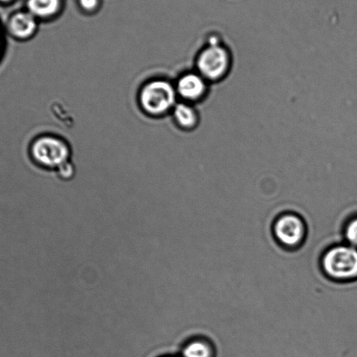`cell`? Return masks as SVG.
I'll list each match as a JSON object with an SVG mask.
<instances>
[{
	"instance_id": "cell-6",
	"label": "cell",
	"mask_w": 357,
	"mask_h": 357,
	"mask_svg": "<svg viewBox=\"0 0 357 357\" xmlns=\"http://www.w3.org/2000/svg\"><path fill=\"white\" fill-rule=\"evenodd\" d=\"M40 22L26 10L11 13L6 20L5 27L8 36L19 41H26L36 36Z\"/></svg>"
},
{
	"instance_id": "cell-12",
	"label": "cell",
	"mask_w": 357,
	"mask_h": 357,
	"mask_svg": "<svg viewBox=\"0 0 357 357\" xmlns=\"http://www.w3.org/2000/svg\"><path fill=\"white\" fill-rule=\"evenodd\" d=\"M344 236L349 245L357 248V218H352V220L347 224Z\"/></svg>"
},
{
	"instance_id": "cell-5",
	"label": "cell",
	"mask_w": 357,
	"mask_h": 357,
	"mask_svg": "<svg viewBox=\"0 0 357 357\" xmlns=\"http://www.w3.org/2000/svg\"><path fill=\"white\" fill-rule=\"evenodd\" d=\"M273 231L280 245L293 248L304 241L306 227L298 215L287 213L277 218L273 224Z\"/></svg>"
},
{
	"instance_id": "cell-15",
	"label": "cell",
	"mask_w": 357,
	"mask_h": 357,
	"mask_svg": "<svg viewBox=\"0 0 357 357\" xmlns=\"http://www.w3.org/2000/svg\"><path fill=\"white\" fill-rule=\"evenodd\" d=\"M160 357H181V356H176V355H167V356H162Z\"/></svg>"
},
{
	"instance_id": "cell-1",
	"label": "cell",
	"mask_w": 357,
	"mask_h": 357,
	"mask_svg": "<svg viewBox=\"0 0 357 357\" xmlns=\"http://www.w3.org/2000/svg\"><path fill=\"white\" fill-rule=\"evenodd\" d=\"M138 102L148 116L162 117L172 114L178 102L175 82L168 78H155L144 83L138 93Z\"/></svg>"
},
{
	"instance_id": "cell-9",
	"label": "cell",
	"mask_w": 357,
	"mask_h": 357,
	"mask_svg": "<svg viewBox=\"0 0 357 357\" xmlns=\"http://www.w3.org/2000/svg\"><path fill=\"white\" fill-rule=\"evenodd\" d=\"M173 121L176 126L185 131H192L197 129L200 122L199 114L192 103L178 102L172 112Z\"/></svg>"
},
{
	"instance_id": "cell-3",
	"label": "cell",
	"mask_w": 357,
	"mask_h": 357,
	"mask_svg": "<svg viewBox=\"0 0 357 357\" xmlns=\"http://www.w3.org/2000/svg\"><path fill=\"white\" fill-rule=\"evenodd\" d=\"M31 155L41 167L56 169L71 159L70 145L63 137L43 135L31 144Z\"/></svg>"
},
{
	"instance_id": "cell-2",
	"label": "cell",
	"mask_w": 357,
	"mask_h": 357,
	"mask_svg": "<svg viewBox=\"0 0 357 357\" xmlns=\"http://www.w3.org/2000/svg\"><path fill=\"white\" fill-rule=\"evenodd\" d=\"M321 263L326 275L335 282L357 279V248L351 245H338L329 248Z\"/></svg>"
},
{
	"instance_id": "cell-4",
	"label": "cell",
	"mask_w": 357,
	"mask_h": 357,
	"mask_svg": "<svg viewBox=\"0 0 357 357\" xmlns=\"http://www.w3.org/2000/svg\"><path fill=\"white\" fill-rule=\"evenodd\" d=\"M195 65L197 73L207 82L220 81L230 71V52L216 41L210 43L197 55Z\"/></svg>"
},
{
	"instance_id": "cell-8",
	"label": "cell",
	"mask_w": 357,
	"mask_h": 357,
	"mask_svg": "<svg viewBox=\"0 0 357 357\" xmlns=\"http://www.w3.org/2000/svg\"><path fill=\"white\" fill-rule=\"evenodd\" d=\"M63 0H26L25 9L40 22L56 19L63 12Z\"/></svg>"
},
{
	"instance_id": "cell-14",
	"label": "cell",
	"mask_w": 357,
	"mask_h": 357,
	"mask_svg": "<svg viewBox=\"0 0 357 357\" xmlns=\"http://www.w3.org/2000/svg\"><path fill=\"white\" fill-rule=\"evenodd\" d=\"M15 0H0V5L1 6H9L13 4Z\"/></svg>"
},
{
	"instance_id": "cell-7",
	"label": "cell",
	"mask_w": 357,
	"mask_h": 357,
	"mask_svg": "<svg viewBox=\"0 0 357 357\" xmlns=\"http://www.w3.org/2000/svg\"><path fill=\"white\" fill-rule=\"evenodd\" d=\"M178 99L183 102H199L206 95L207 81L196 72H183L175 82Z\"/></svg>"
},
{
	"instance_id": "cell-13",
	"label": "cell",
	"mask_w": 357,
	"mask_h": 357,
	"mask_svg": "<svg viewBox=\"0 0 357 357\" xmlns=\"http://www.w3.org/2000/svg\"><path fill=\"white\" fill-rule=\"evenodd\" d=\"M8 47V36L6 33L5 23L0 20V66L4 61Z\"/></svg>"
},
{
	"instance_id": "cell-11",
	"label": "cell",
	"mask_w": 357,
	"mask_h": 357,
	"mask_svg": "<svg viewBox=\"0 0 357 357\" xmlns=\"http://www.w3.org/2000/svg\"><path fill=\"white\" fill-rule=\"evenodd\" d=\"M103 4L102 0H76V5L83 13L88 15H96Z\"/></svg>"
},
{
	"instance_id": "cell-10",
	"label": "cell",
	"mask_w": 357,
	"mask_h": 357,
	"mask_svg": "<svg viewBox=\"0 0 357 357\" xmlns=\"http://www.w3.org/2000/svg\"><path fill=\"white\" fill-rule=\"evenodd\" d=\"M214 350L209 342L201 338L190 340L180 350L181 357H213Z\"/></svg>"
}]
</instances>
